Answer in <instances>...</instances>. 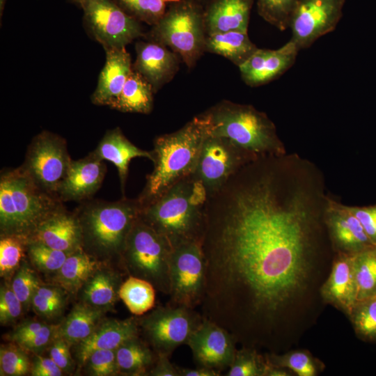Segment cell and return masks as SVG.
<instances>
[{
	"label": "cell",
	"instance_id": "8",
	"mask_svg": "<svg viewBox=\"0 0 376 376\" xmlns=\"http://www.w3.org/2000/svg\"><path fill=\"white\" fill-rule=\"evenodd\" d=\"M172 251L169 241L139 216L128 234L119 264L129 275L145 279L169 295Z\"/></svg>",
	"mask_w": 376,
	"mask_h": 376
},
{
	"label": "cell",
	"instance_id": "3",
	"mask_svg": "<svg viewBox=\"0 0 376 376\" xmlns=\"http://www.w3.org/2000/svg\"><path fill=\"white\" fill-rule=\"evenodd\" d=\"M207 133V121L201 113L178 130L155 139L151 151L154 168L137 197L142 205L193 174Z\"/></svg>",
	"mask_w": 376,
	"mask_h": 376
},
{
	"label": "cell",
	"instance_id": "10",
	"mask_svg": "<svg viewBox=\"0 0 376 376\" xmlns=\"http://www.w3.org/2000/svg\"><path fill=\"white\" fill-rule=\"evenodd\" d=\"M72 160L65 139L44 130L31 141L19 167L40 188L57 196Z\"/></svg>",
	"mask_w": 376,
	"mask_h": 376
},
{
	"label": "cell",
	"instance_id": "17",
	"mask_svg": "<svg viewBox=\"0 0 376 376\" xmlns=\"http://www.w3.org/2000/svg\"><path fill=\"white\" fill-rule=\"evenodd\" d=\"M135 50L132 68L151 85L154 93L170 82L179 70L181 58L161 43L139 40Z\"/></svg>",
	"mask_w": 376,
	"mask_h": 376
},
{
	"label": "cell",
	"instance_id": "24",
	"mask_svg": "<svg viewBox=\"0 0 376 376\" xmlns=\"http://www.w3.org/2000/svg\"><path fill=\"white\" fill-rule=\"evenodd\" d=\"M254 0H209L204 4L207 36L233 31H247Z\"/></svg>",
	"mask_w": 376,
	"mask_h": 376
},
{
	"label": "cell",
	"instance_id": "1",
	"mask_svg": "<svg viewBox=\"0 0 376 376\" xmlns=\"http://www.w3.org/2000/svg\"><path fill=\"white\" fill-rule=\"evenodd\" d=\"M329 198L322 171L288 152L249 162L207 197L202 316L238 339L270 331L306 286Z\"/></svg>",
	"mask_w": 376,
	"mask_h": 376
},
{
	"label": "cell",
	"instance_id": "2",
	"mask_svg": "<svg viewBox=\"0 0 376 376\" xmlns=\"http://www.w3.org/2000/svg\"><path fill=\"white\" fill-rule=\"evenodd\" d=\"M138 198L115 201L88 199L75 209L82 233V249L99 261L119 263L127 237L139 218Z\"/></svg>",
	"mask_w": 376,
	"mask_h": 376
},
{
	"label": "cell",
	"instance_id": "25",
	"mask_svg": "<svg viewBox=\"0 0 376 376\" xmlns=\"http://www.w3.org/2000/svg\"><path fill=\"white\" fill-rule=\"evenodd\" d=\"M104 263L88 279L78 292L79 301L108 312L120 299V273Z\"/></svg>",
	"mask_w": 376,
	"mask_h": 376
},
{
	"label": "cell",
	"instance_id": "4",
	"mask_svg": "<svg viewBox=\"0 0 376 376\" xmlns=\"http://www.w3.org/2000/svg\"><path fill=\"white\" fill-rule=\"evenodd\" d=\"M206 199L202 186L191 175L141 205L140 218L173 248L186 242L200 240Z\"/></svg>",
	"mask_w": 376,
	"mask_h": 376
},
{
	"label": "cell",
	"instance_id": "35",
	"mask_svg": "<svg viewBox=\"0 0 376 376\" xmlns=\"http://www.w3.org/2000/svg\"><path fill=\"white\" fill-rule=\"evenodd\" d=\"M27 240L15 235L0 236V276L10 281L26 256Z\"/></svg>",
	"mask_w": 376,
	"mask_h": 376
},
{
	"label": "cell",
	"instance_id": "29",
	"mask_svg": "<svg viewBox=\"0 0 376 376\" xmlns=\"http://www.w3.org/2000/svg\"><path fill=\"white\" fill-rule=\"evenodd\" d=\"M247 31H233L206 36L205 52L222 56L237 67L243 64L256 50Z\"/></svg>",
	"mask_w": 376,
	"mask_h": 376
},
{
	"label": "cell",
	"instance_id": "20",
	"mask_svg": "<svg viewBox=\"0 0 376 376\" xmlns=\"http://www.w3.org/2000/svg\"><path fill=\"white\" fill-rule=\"evenodd\" d=\"M139 334L138 318L103 319L89 336L72 346L79 368L83 367L93 352L116 350L123 343Z\"/></svg>",
	"mask_w": 376,
	"mask_h": 376
},
{
	"label": "cell",
	"instance_id": "15",
	"mask_svg": "<svg viewBox=\"0 0 376 376\" xmlns=\"http://www.w3.org/2000/svg\"><path fill=\"white\" fill-rule=\"evenodd\" d=\"M237 341L227 329L203 318L187 345L197 366L221 372L231 364L237 351Z\"/></svg>",
	"mask_w": 376,
	"mask_h": 376
},
{
	"label": "cell",
	"instance_id": "52",
	"mask_svg": "<svg viewBox=\"0 0 376 376\" xmlns=\"http://www.w3.org/2000/svg\"><path fill=\"white\" fill-rule=\"evenodd\" d=\"M178 370L180 376H219L220 371L198 366L196 368H181L178 367Z\"/></svg>",
	"mask_w": 376,
	"mask_h": 376
},
{
	"label": "cell",
	"instance_id": "11",
	"mask_svg": "<svg viewBox=\"0 0 376 376\" xmlns=\"http://www.w3.org/2000/svg\"><path fill=\"white\" fill-rule=\"evenodd\" d=\"M81 8L86 30L104 50L125 47L145 37L141 22L125 13L112 0H87Z\"/></svg>",
	"mask_w": 376,
	"mask_h": 376
},
{
	"label": "cell",
	"instance_id": "51",
	"mask_svg": "<svg viewBox=\"0 0 376 376\" xmlns=\"http://www.w3.org/2000/svg\"><path fill=\"white\" fill-rule=\"evenodd\" d=\"M150 376H180L177 366L173 365L169 356L164 354H157L156 361L149 370Z\"/></svg>",
	"mask_w": 376,
	"mask_h": 376
},
{
	"label": "cell",
	"instance_id": "37",
	"mask_svg": "<svg viewBox=\"0 0 376 376\" xmlns=\"http://www.w3.org/2000/svg\"><path fill=\"white\" fill-rule=\"evenodd\" d=\"M348 316L358 336L376 341V295L357 301Z\"/></svg>",
	"mask_w": 376,
	"mask_h": 376
},
{
	"label": "cell",
	"instance_id": "38",
	"mask_svg": "<svg viewBox=\"0 0 376 376\" xmlns=\"http://www.w3.org/2000/svg\"><path fill=\"white\" fill-rule=\"evenodd\" d=\"M70 253L52 249L36 240H29L26 256L31 265L44 274H54Z\"/></svg>",
	"mask_w": 376,
	"mask_h": 376
},
{
	"label": "cell",
	"instance_id": "21",
	"mask_svg": "<svg viewBox=\"0 0 376 376\" xmlns=\"http://www.w3.org/2000/svg\"><path fill=\"white\" fill-rule=\"evenodd\" d=\"M354 253L337 252L329 277L321 288L322 298L347 315L357 301Z\"/></svg>",
	"mask_w": 376,
	"mask_h": 376
},
{
	"label": "cell",
	"instance_id": "53",
	"mask_svg": "<svg viewBox=\"0 0 376 376\" xmlns=\"http://www.w3.org/2000/svg\"><path fill=\"white\" fill-rule=\"evenodd\" d=\"M5 3H6V0H0V15H1V17L3 15Z\"/></svg>",
	"mask_w": 376,
	"mask_h": 376
},
{
	"label": "cell",
	"instance_id": "48",
	"mask_svg": "<svg viewBox=\"0 0 376 376\" xmlns=\"http://www.w3.org/2000/svg\"><path fill=\"white\" fill-rule=\"evenodd\" d=\"M359 219L365 232L376 245V205L368 207H350Z\"/></svg>",
	"mask_w": 376,
	"mask_h": 376
},
{
	"label": "cell",
	"instance_id": "43",
	"mask_svg": "<svg viewBox=\"0 0 376 376\" xmlns=\"http://www.w3.org/2000/svg\"><path fill=\"white\" fill-rule=\"evenodd\" d=\"M10 281L11 288L21 301L24 310L29 309L32 297L42 282L25 259Z\"/></svg>",
	"mask_w": 376,
	"mask_h": 376
},
{
	"label": "cell",
	"instance_id": "42",
	"mask_svg": "<svg viewBox=\"0 0 376 376\" xmlns=\"http://www.w3.org/2000/svg\"><path fill=\"white\" fill-rule=\"evenodd\" d=\"M26 351L18 345L10 343L1 345L0 348V375L23 376L31 371Z\"/></svg>",
	"mask_w": 376,
	"mask_h": 376
},
{
	"label": "cell",
	"instance_id": "28",
	"mask_svg": "<svg viewBox=\"0 0 376 376\" xmlns=\"http://www.w3.org/2000/svg\"><path fill=\"white\" fill-rule=\"evenodd\" d=\"M103 264L80 248L68 256L53 274L52 281L69 295H77L88 279Z\"/></svg>",
	"mask_w": 376,
	"mask_h": 376
},
{
	"label": "cell",
	"instance_id": "19",
	"mask_svg": "<svg viewBox=\"0 0 376 376\" xmlns=\"http://www.w3.org/2000/svg\"><path fill=\"white\" fill-rule=\"evenodd\" d=\"M300 49L290 40L277 49H258L240 66L243 81L257 87L278 78L295 62Z\"/></svg>",
	"mask_w": 376,
	"mask_h": 376
},
{
	"label": "cell",
	"instance_id": "54",
	"mask_svg": "<svg viewBox=\"0 0 376 376\" xmlns=\"http://www.w3.org/2000/svg\"><path fill=\"white\" fill-rule=\"evenodd\" d=\"M70 1L81 8V6L84 4V3L86 2L87 0H70Z\"/></svg>",
	"mask_w": 376,
	"mask_h": 376
},
{
	"label": "cell",
	"instance_id": "27",
	"mask_svg": "<svg viewBox=\"0 0 376 376\" xmlns=\"http://www.w3.org/2000/svg\"><path fill=\"white\" fill-rule=\"evenodd\" d=\"M106 311L79 301L58 324L56 336L70 347L84 340L104 319Z\"/></svg>",
	"mask_w": 376,
	"mask_h": 376
},
{
	"label": "cell",
	"instance_id": "39",
	"mask_svg": "<svg viewBox=\"0 0 376 376\" xmlns=\"http://www.w3.org/2000/svg\"><path fill=\"white\" fill-rule=\"evenodd\" d=\"M258 15L283 31L289 28L292 15L299 0H256Z\"/></svg>",
	"mask_w": 376,
	"mask_h": 376
},
{
	"label": "cell",
	"instance_id": "32",
	"mask_svg": "<svg viewBox=\"0 0 376 376\" xmlns=\"http://www.w3.org/2000/svg\"><path fill=\"white\" fill-rule=\"evenodd\" d=\"M155 291L149 281L129 275L120 285L119 297L133 315L141 316L155 306Z\"/></svg>",
	"mask_w": 376,
	"mask_h": 376
},
{
	"label": "cell",
	"instance_id": "55",
	"mask_svg": "<svg viewBox=\"0 0 376 376\" xmlns=\"http://www.w3.org/2000/svg\"><path fill=\"white\" fill-rule=\"evenodd\" d=\"M204 4L208 1L209 0H201Z\"/></svg>",
	"mask_w": 376,
	"mask_h": 376
},
{
	"label": "cell",
	"instance_id": "13",
	"mask_svg": "<svg viewBox=\"0 0 376 376\" xmlns=\"http://www.w3.org/2000/svg\"><path fill=\"white\" fill-rule=\"evenodd\" d=\"M205 264L200 240L173 248L170 261V304L194 308L204 290Z\"/></svg>",
	"mask_w": 376,
	"mask_h": 376
},
{
	"label": "cell",
	"instance_id": "23",
	"mask_svg": "<svg viewBox=\"0 0 376 376\" xmlns=\"http://www.w3.org/2000/svg\"><path fill=\"white\" fill-rule=\"evenodd\" d=\"M29 240L71 253L82 248V233L76 213L65 207L45 220ZM28 240V241H29Z\"/></svg>",
	"mask_w": 376,
	"mask_h": 376
},
{
	"label": "cell",
	"instance_id": "5",
	"mask_svg": "<svg viewBox=\"0 0 376 376\" xmlns=\"http://www.w3.org/2000/svg\"><path fill=\"white\" fill-rule=\"evenodd\" d=\"M65 207L55 195L40 188L17 167L0 175V236L27 241L47 218Z\"/></svg>",
	"mask_w": 376,
	"mask_h": 376
},
{
	"label": "cell",
	"instance_id": "46",
	"mask_svg": "<svg viewBox=\"0 0 376 376\" xmlns=\"http://www.w3.org/2000/svg\"><path fill=\"white\" fill-rule=\"evenodd\" d=\"M58 324H45L35 335L19 345L26 352L38 354L50 345L56 336Z\"/></svg>",
	"mask_w": 376,
	"mask_h": 376
},
{
	"label": "cell",
	"instance_id": "7",
	"mask_svg": "<svg viewBox=\"0 0 376 376\" xmlns=\"http://www.w3.org/2000/svg\"><path fill=\"white\" fill-rule=\"evenodd\" d=\"M206 33L204 3L201 0H177L171 3L162 18L145 37L178 54L191 69L205 52Z\"/></svg>",
	"mask_w": 376,
	"mask_h": 376
},
{
	"label": "cell",
	"instance_id": "40",
	"mask_svg": "<svg viewBox=\"0 0 376 376\" xmlns=\"http://www.w3.org/2000/svg\"><path fill=\"white\" fill-rule=\"evenodd\" d=\"M268 361L256 350L243 347L237 350L234 359L228 367L227 376H265Z\"/></svg>",
	"mask_w": 376,
	"mask_h": 376
},
{
	"label": "cell",
	"instance_id": "18",
	"mask_svg": "<svg viewBox=\"0 0 376 376\" xmlns=\"http://www.w3.org/2000/svg\"><path fill=\"white\" fill-rule=\"evenodd\" d=\"M107 168L94 151L86 157L72 160L56 195L63 202H83L92 198L101 187Z\"/></svg>",
	"mask_w": 376,
	"mask_h": 376
},
{
	"label": "cell",
	"instance_id": "26",
	"mask_svg": "<svg viewBox=\"0 0 376 376\" xmlns=\"http://www.w3.org/2000/svg\"><path fill=\"white\" fill-rule=\"evenodd\" d=\"M93 151L102 160H107L116 166L123 194L130 161L135 157L152 160L151 151L142 150L134 145L119 127L107 130Z\"/></svg>",
	"mask_w": 376,
	"mask_h": 376
},
{
	"label": "cell",
	"instance_id": "16",
	"mask_svg": "<svg viewBox=\"0 0 376 376\" xmlns=\"http://www.w3.org/2000/svg\"><path fill=\"white\" fill-rule=\"evenodd\" d=\"M325 224L332 247L337 252L356 253L376 246L350 207L330 196L325 212Z\"/></svg>",
	"mask_w": 376,
	"mask_h": 376
},
{
	"label": "cell",
	"instance_id": "44",
	"mask_svg": "<svg viewBox=\"0 0 376 376\" xmlns=\"http://www.w3.org/2000/svg\"><path fill=\"white\" fill-rule=\"evenodd\" d=\"M83 367L92 376H115L120 375L116 350H100L89 355ZM82 367V368H83Z\"/></svg>",
	"mask_w": 376,
	"mask_h": 376
},
{
	"label": "cell",
	"instance_id": "56",
	"mask_svg": "<svg viewBox=\"0 0 376 376\" xmlns=\"http://www.w3.org/2000/svg\"><path fill=\"white\" fill-rule=\"evenodd\" d=\"M375 251H376V246H375Z\"/></svg>",
	"mask_w": 376,
	"mask_h": 376
},
{
	"label": "cell",
	"instance_id": "33",
	"mask_svg": "<svg viewBox=\"0 0 376 376\" xmlns=\"http://www.w3.org/2000/svg\"><path fill=\"white\" fill-rule=\"evenodd\" d=\"M68 295L65 290L55 283H41L32 297L31 307L38 316L53 320L63 312Z\"/></svg>",
	"mask_w": 376,
	"mask_h": 376
},
{
	"label": "cell",
	"instance_id": "45",
	"mask_svg": "<svg viewBox=\"0 0 376 376\" xmlns=\"http://www.w3.org/2000/svg\"><path fill=\"white\" fill-rule=\"evenodd\" d=\"M23 306L13 292L10 281H5L0 289V323L10 325L16 322L23 312Z\"/></svg>",
	"mask_w": 376,
	"mask_h": 376
},
{
	"label": "cell",
	"instance_id": "47",
	"mask_svg": "<svg viewBox=\"0 0 376 376\" xmlns=\"http://www.w3.org/2000/svg\"><path fill=\"white\" fill-rule=\"evenodd\" d=\"M70 346L62 338L56 337L49 345V357L63 373L74 370L75 361L71 355Z\"/></svg>",
	"mask_w": 376,
	"mask_h": 376
},
{
	"label": "cell",
	"instance_id": "34",
	"mask_svg": "<svg viewBox=\"0 0 376 376\" xmlns=\"http://www.w3.org/2000/svg\"><path fill=\"white\" fill-rule=\"evenodd\" d=\"M375 247L354 253L357 301L376 295Z\"/></svg>",
	"mask_w": 376,
	"mask_h": 376
},
{
	"label": "cell",
	"instance_id": "30",
	"mask_svg": "<svg viewBox=\"0 0 376 376\" xmlns=\"http://www.w3.org/2000/svg\"><path fill=\"white\" fill-rule=\"evenodd\" d=\"M116 353L119 374L123 375H148L157 358V354L139 336L123 343Z\"/></svg>",
	"mask_w": 376,
	"mask_h": 376
},
{
	"label": "cell",
	"instance_id": "50",
	"mask_svg": "<svg viewBox=\"0 0 376 376\" xmlns=\"http://www.w3.org/2000/svg\"><path fill=\"white\" fill-rule=\"evenodd\" d=\"M30 373L32 376H61L63 372L50 357L37 355L31 364Z\"/></svg>",
	"mask_w": 376,
	"mask_h": 376
},
{
	"label": "cell",
	"instance_id": "31",
	"mask_svg": "<svg viewBox=\"0 0 376 376\" xmlns=\"http://www.w3.org/2000/svg\"><path fill=\"white\" fill-rule=\"evenodd\" d=\"M153 93L151 85L132 69L111 108L121 112L150 113L153 108Z\"/></svg>",
	"mask_w": 376,
	"mask_h": 376
},
{
	"label": "cell",
	"instance_id": "22",
	"mask_svg": "<svg viewBox=\"0 0 376 376\" xmlns=\"http://www.w3.org/2000/svg\"><path fill=\"white\" fill-rule=\"evenodd\" d=\"M105 63L91 95V102L95 105L111 107L120 94L133 63L125 47L105 49Z\"/></svg>",
	"mask_w": 376,
	"mask_h": 376
},
{
	"label": "cell",
	"instance_id": "14",
	"mask_svg": "<svg viewBox=\"0 0 376 376\" xmlns=\"http://www.w3.org/2000/svg\"><path fill=\"white\" fill-rule=\"evenodd\" d=\"M345 0H299L290 19L291 40L299 49L333 31L342 15Z\"/></svg>",
	"mask_w": 376,
	"mask_h": 376
},
{
	"label": "cell",
	"instance_id": "6",
	"mask_svg": "<svg viewBox=\"0 0 376 376\" xmlns=\"http://www.w3.org/2000/svg\"><path fill=\"white\" fill-rule=\"evenodd\" d=\"M202 113L210 134L227 139L253 157L287 152L274 123L251 104L224 100Z\"/></svg>",
	"mask_w": 376,
	"mask_h": 376
},
{
	"label": "cell",
	"instance_id": "41",
	"mask_svg": "<svg viewBox=\"0 0 376 376\" xmlns=\"http://www.w3.org/2000/svg\"><path fill=\"white\" fill-rule=\"evenodd\" d=\"M267 358L272 364L289 369L299 376H315L321 368L306 351H293L282 356L272 354Z\"/></svg>",
	"mask_w": 376,
	"mask_h": 376
},
{
	"label": "cell",
	"instance_id": "9",
	"mask_svg": "<svg viewBox=\"0 0 376 376\" xmlns=\"http://www.w3.org/2000/svg\"><path fill=\"white\" fill-rule=\"evenodd\" d=\"M194 308L169 304L158 306L138 318L140 334L154 352L170 356L188 340L202 322Z\"/></svg>",
	"mask_w": 376,
	"mask_h": 376
},
{
	"label": "cell",
	"instance_id": "49",
	"mask_svg": "<svg viewBox=\"0 0 376 376\" xmlns=\"http://www.w3.org/2000/svg\"><path fill=\"white\" fill-rule=\"evenodd\" d=\"M45 324L35 320L24 321L7 334V339L20 345L35 335Z\"/></svg>",
	"mask_w": 376,
	"mask_h": 376
},
{
	"label": "cell",
	"instance_id": "36",
	"mask_svg": "<svg viewBox=\"0 0 376 376\" xmlns=\"http://www.w3.org/2000/svg\"><path fill=\"white\" fill-rule=\"evenodd\" d=\"M121 10L139 22L153 26L168 6L177 0H112Z\"/></svg>",
	"mask_w": 376,
	"mask_h": 376
},
{
	"label": "cell",
	"instance_id": "12",
	"mask_svg": "<svg viewBox=\"0 0 376 376\" xmlns=\"http://www.w3.org/2000/svg\"><path fill=\"white\" fill-rule=\"evenodd\" d=\"M255 159L227 139L208 132L191 175L201 184L207 198L217 192L241 167Z\"/></svg>",
	"mask_w": 376,
	"mask_h": 376
}]
</instances>
